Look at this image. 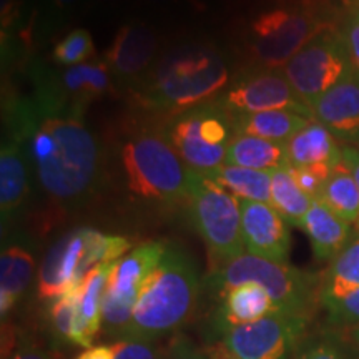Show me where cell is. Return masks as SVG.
<instances>
[{
	"label": "cell",
	"instance_id": "obj_40",
	"mask_svg": "<svg viewBox=\"0 0 359 359\" xmlns=\"http://www.w3.org/2000/svg\"><path fill=\"white\" fill-rule=\"evenodd\" d=\"M52 4L57 11H65V8H70L74 4H77V0H52Z\"/></svg>",
	"mask_w": 359,
	"mask_h": 359
},
{
	"label": "cell",
	"instance_id": "obj_30",
	"mask_svg": "<svg viewBox=\"0 0 359 359\" xmlns=\"http://www.w3.org/2000/svg\"><path fill=\"white\" fill-rule=\"evenodd\" d=\"M93 40L88 30L75 29L65 35L53 48V58L57 64L74 67L85 64L93 55Z\"/></svg>",
	"mask_w": 359,
	"mask_h": 359
},
{
	"label": "cell",
	"instance_id": "obj_39",
	"mask_svg": "<svg viewBox=\"0 0 359 359\" xmlns=\"http://www.w3.org/2000/svg\"><path fill=\"white\" fill-rule=\"evenodd\" d=\"M8 359H50L47 356V353H43L42 349H39L34 344H24V346L17 349Z\"/></svg>",
	"mask_w": 359,
	"mask_h": 359
},
{
	"label": "cell",
	"instance_id": "obj_24",
	"mask_svg": "<svg viewBox=\"0 0 359 359\" xmlns=\"http://www.w3.org/2000/svg\"><path fill=\"white\" fill-rule=\"evenodd\" d=\"M35 262L22 246H8L0 257V311L2 316L15 306L32 281Z\"/></svg>",
	"mask_w": 359,
	"mask_h": 359
},
{
	"label": "cell",
	"instance_id": "obj_38",
	"mask_svg": "<svg viewBox=\"0 0 359 359\" xmlns=\"http://www.w3.org/2000/svg\"><path fill=\"white\" fill-rule=\"evenodd\" d=\"M77 359H115V349L111 346H90Z\"/></svg>",
	"mask_w": 359,
	"mask_h": 359
},
{
	"label": "cell",
	"instance_id": "obj_14",
	"mask_svg": "<svg viewBox=\"0 0 359 359\" xmlns=\"http://www.w3.org/2000/svg\"><path fill=\"white\" fill-rule=\"evenodd\" d=\"M241 231L245 248L255 257L286 263L290 255V231L286 222L271 205L240 200Z\"/></svg>",
	"mask_w": 359,
	"mask_h": 359
},
{
	"label": "cell",
	"instance_id": "obj_16",
	"mask_svg": "<svg viewBox=\"0 0 359 359\" xmlns=\"http://www.w3.org/2000/svg\"><path fill=\"white\" fill-rule=\"evenodd\" d=\"M156 52V37L150 27L142 22L125 24L115 35L105 64L116 79L137 80L150 69Z\"/></svg>",
	"mask_w": 359,
	"mask_h": 359
},
{
	"label": "cell",
	"instance_id": "obj_5",
	"mask_svg": "<svg viewBox=\"0 0 359 359\" xmlns=\"http://www.w3.org/2000/svg\"><path fill=\"white\" fill-rule=\"evenodd\" d=\"M228 70L215 53L195 50L163 64L147 87L145 98L161 110L185 111L215 100L228 82Z\"/></svg>",
	"mask_w": 359,
	"mask_h": 359
},
{
	"label": "cell",
	"instance_id": "obj_26",
	"mask_svg": "<svg viewBox=\"0 0 359 359\" xmlns=\"http://www.w3.org/2000/svg\"><path fill=\"white\" fill-rule=\"evenodd\" d=\"M316 200L325 203L334 215L346 223H354L359 219V188L354 182L353 173L346 165H336L330 178L323 187Z\"/></svg>",
	"mask_w": 359,
	"mask_h": 359
},
{
	"label": "cell",
	"instance_id": "obj_23",
	"mask_svg": "<svg viewBox=\"0 0 359 359\" xmlns=\"http://www.w3.org/2000/svg\"><path fill=\"white\" fill-rule=\"evenodd\" d=\"M309 122L311 118L291 110H268L258 114L235 115V135H251L264 140L286 143Z\"/></svg>",
	"mask_w": 359,
	"mask_h": 359
},
{
	"label": "cell",
	"instance_id": "obj_32",
	"mask_svg": "<svg viewBox=\"0 0 359 359\" xmlns=\"http://www.w3.org/2000/svg\"><path fill=\"white\" fill-rule=\"evenodd\" d=\"M288 168L298 187L306 193L309 198L316 200L334 167H330V165H309V167Z\"/></svg>",
	"mask_w": 359,
	"mask_h": 359
},
{
	"label": "cell",
	"instance_id": "obj_22",
	"mask_svg": "<svg viewBox=\"0 0 359 359\" xmlns=\"http://www.w3.org/2000/svg\"><path fill=\"white\" fill-rule=\"evenodd\" d=\"M224 165L273 172L288 167L285 143L264 140L251 135H235L226 150Z\"/></svg>",
	"mask_w": 359,
	"mask_h": 359
},
{
	"label": "cell",
	"instance_id": "obj_6",
	"mask_svg": "<svg viewBox=\"0 0 359 359\" xmlns=\"http://www.w3.org/2000/svg\"><path fill=\"white\" fill-rule=\"evenodd\" d=\"M235 137V115L219 98L182 111L170 125L167 138L193 172L210 173L223 167Z\"/></svg>",
	"mask_w": 359,
	"mask_h": 359
},
{
	"label": "cell",
	"instance_id": "obj_31",
	"mask_svg": "<svg viewBox=\"0 0 359 359\" xmlns=\"http://www.w3.org/2000/svg\"><path fill=\"white\" fill-rule=\"evenodd\" d=\"M330 321L338 326H359V288L343 298L321 299Z\"/></svg>",
	"mask_w": 359,
	"mask_h": 359
},
{
	"label": "cell",
	"instance_id": "obj_8",
	"mask_svg": "<svg viewBox=\"0 0 359 359\" xmlns=\"http://www.w3.org/2000/svg\"><path fill=\"white\" fill-rule=\"evenodd\" d=\"M349 72L353 69L343 35L333 27L323 30L285 65L286 79L309 109Z\"/></svg>",
	"mask_w": 359,
	"mask_h": 359
},
{
	"label": "cell",
	"instance_id": "obj_44",
	"mask_svg": "<svg viewBox=\"0 0 359 359\" xmlns=\"http://www.w3.org/2000/svg\"><path fill=\"white\" fill-rule=\"evenodd\" d=\"M358 148H359V142H358Z\"/></svg>",
	"mask_w": 359,
	"mask_h": 359
},
{
	"label": "cell",
	"instance_id": "obj_12",
	"mask_svg": "<svg viewBox=\"0 0 359 359\" xmlns=\"http://www.w3.org/2000/svg\"><path fill=\"white\" fill-rule=\"evenodd\" d=\"M306 323L275 313L224 333L228 349L236 359H286L298 343Z\"/></svg>",
	"mask_w": 359,
	"mask_h": 359
},
{
	"label": "cell",
	"instance_id": "obj_9",
	"mask_svg": "<svg viewBox=\"0 0 359 359\" xmlns=\"http://www.w3.org/2000/svg\"><path fill=\"white\" fill-rule=\"evenodd\" d=\"M326 29L331 25L311 11L275 8L255 20L251 48L259 64L276 69L288 64L304 45Z\"/></svg>",
	"mask_w": 359,
	"mask_h": 359
},
{
	"label": "cell",
	"instance_id": "obj_19",
	"mask_svg": "<svg viewBox=\"0 0 359 359\" xmlns=\"http://www.w3.org/2000/svg\"><path fill=\"white\" fill-rule=\"evenodd\" d=\"M29 196V177L20 140L2 145L0 154V212L2 223H11L19 215Z\"/></svg>",
	"mask_w": 359,
	"mask_h": 359
},
{
	"label": "cell",
	"instance_id": "obj_33",
	"mask_svg": "<svg viewBox=\"0 0 359 359\" xmlns=\"http://www.w3.org/2000/svg\"><path fill=\"white\" fill-rule=\"evenodd\" d=\"M151 343L154 341H118L114 344L115 359H163L160 349Z\"/></svg>",
	"mask_w": 359,
	"mask_h": 359
},
{
	"label": "cell",
	"instance_id": "obj_37",
	"mask_svg": "<svg viewBox=\"0 0 359 359\" xmlns=\"http://www.w3.org/2000/svg\"><path fill=\"white\" fill-rule=\"evenodd\" d=\"M343 163L349 168L353 173L354 182L359 188V148L356 147H343Z\"/></svg>",
	"mask_w": 359,
	"mask_h": 359
},
{
	"label": "cell",
	"instance_id": "obj_13",
	"mask_svg": "<svg viewBox=\"0 0 359 359\" xmlns=\"http://www.w3.org/2000/svg\"><path fill=\"white\" fill-rule=\"evenodd\" d=\"M88 271L87 235L83 228L62 238L47 253L39 271V296L52 302L64 293L77 290Z\"/></svg>",
	"mask_w": 359,
	"mask_h": 359
},
{
	"label": "cell",
	"instance_id": "obj_1",
	"mask_svg": "<svg viewBox=\"0 0 359 359\" xmlns=\"http://www.w3.org/2000/svg\"><path fill=\"white\" fill-rule=\"evenodd\" d=\"M40 110V109H39ZM34 125L32 158L40 185L62 203H80L95 190L102 148L82 116L42 111Z\"/></svg>",
	"mask_w": 359,
	"mask_h": 359
},
{
	"label": "cell",
	"instance_id": "obj_29",
	"mask_svg": "<svg viewBox=\"0 0 359 359\" xmlns=\"http://www.w3.org/2000/svg\"><path fill=\"white\" fill-rule=\"evenodd\" d=\"M80 294H82V286L52 299L50 308H48V316H50L55 333L74 344H77L79 336Z\"/></svg>",
	"mask_w": 359,
	"mask_h": 359
},
{
	"label": "cell",
	"instance_id": "obj_18",
	"mask_svg": "<svg viewBox=\"0 0 359 359\" xmlns=\"http://www.w3.org/2000/svg\"><path fill=\"white\" fill-rule=\"evenodd\" d=\"M288 167L330 165L336 167L343 160V147L333 133L321 123L311 120L306 127L285 143Z\"/></svg>",
	"mask_w": 359,
	"mask_h": 359
},
{
	"label": "cell",
	"instance_id": "obj_35",
	"mask_svg": "<svg viewBox=\"0 0 359 359\" xmlns=\"http://www.w3.org/2000/svg\"><path fill=\"white\" fill-rule=\"evenodd\" d=\"M341 35H343L344 45H346L351 69L359 77V19L354 13L351 17H348L346 22L343 24Z\"/></svg>",
	"mask_w": 359,
	"mask_h": 359
},
{
	"label": "cell",
	"instance_id": "obj_7",
	"mask_svg": "<svg viewBox=\"0 0 359 359\" xmlns=\"http://www.w3.org/2000/svg\"><path fill=\"white\" fill-rule=\"evenodd\" d=\"M187 200L193 226L208 246L213 262L222 266L245 255L241 208L236 196L205 173L193 172Z\"/></svg>",
	"mask_w": 359,
	"mask_h": 359
},
{
	"label": "cell",
	"instance_id": "obj_20",
	"mask_svg": "<svg viewBox=\"0 0 359 359\" xmlns=\"http://www.w3.org/2000/svg\"><path fill=\"white\" fill-rule=\"evenodd\" d=\"M299 228L308 235L314 255L320 259L336 258L348 243L349 223L334 215L320 200L313 201Z\"/></svg>",
	"mask_w": 359,
	"mask_h": 359
},
{
	"label": "cell",
	"instance_id": "obj_42",
	"mask_svg": "<svg viewBox=\"0 0 359 359\" xmlns=\"http://www.w3.org/2000/svg\"><path fill=\"white\" fill-rule=\"evenodd\" d=\"M353 13H354V15H356V17H358V19H359V4H358V7H356V8H354V12H353Z\"/></svg>",
	"mask_w": 359,
	"mask_h": 359
},
{
	"label": "cell",
	"instance_id": "obj_2",
	"mask_svg": "<svg viewBox=\"0 0 359 359\" xmlns=\"http://www.w3.org/2000/svg\"><path fill=\"white\" fill-rule=\"evenodd\" d=\"M195 263L183 250L167 246L163 258L135 303L132 320L120 331L123 339L155 341L190 320L200 294Z\"/></svg>",
	"mask_w": 359,
	"mask_h": 359
},
{
	"label": "cell",
	"instance_id": "obj_10",
	"mask_svg": "<svg viewBox=\"0 0 359 359\" xmlns=\"http://www.w3.org/2000/svg\"><path fill=\"white\" fill-rule=\"evenodd\" d=\"M167 245L161 241L137 246L127 257L115 263L103 298L102 316L109 327L122 331L132 320L138 294L163 258Z\"/></svg>",
	"mask_w": 359,
	"mask_h": 359
},
{
	"label": "cell",
	"instance_id": "obj_25",
	"mask_svg": "<svg viewBox=\"0 0 359 359\" xmlns=\"http://www.w3.org/2000/svg\"><path fill=\"white\" fill-rule=\"evenodd\" d=\"M205 175L238 200L262 201L268 205L271 201V172L223 165Z\"/></svg>",
	"mask_w": 359,
	"mask_h": 359
},
{
	"label": "cell",
	"instance_id": "obj_4",
	"mask_svg": "<svg viewBox=\"0 0 359 359\" xmlns=\"http://www.w3.org/2000/svg\"><path fill=\"white\" fill-rule=\"evenodd\" d=\"M122 165L128 188L140 198L161 203L188 198L193 170L163 135L142 132L125 142Z\"/></svg>",
	"mask_w": 359,
	"mask_h": 359
},
{
	"label": "cell",
	"instance_id": "obj_21",
	"mask_svg": "<svg viewBox=\"0 0 359 359\" xmlns=\"http://www.w3.org/2000/svg\"><path fill=\"white\" fill-rule=\"evenodd\" d=\"M115 263L97 264L85 276L82 283V294H80L77 346L85 349L92 346L93 338L102 327L103 298H105L107 286H109Z\"/></svg>",
	"mask_w": 359,
	"mask_h": 359
},
{
	"label": "cell",
	"instance_id": "obj_45",
	"mask_svg": "<svg viewBox=\"0 0 359 359\" xmlns=\"http://www.w3.org/2000/svg\"><path fill=\"white\" fill-rule=\"evenodd\" d=\"M358 2H359V0H358Z\"/></svg>",
	"mask_w": 359,
	"mask_h": 359
},
{
	"label": "cell",
	"instance_id": "obj_11",
	"mask_svg": "<svg viewBox=\"0 0 359 359\" xmlns=\"http://www.w3.org/2000/svg\"><path fill=\"white\" fill-rule=\"evenodd\" d=\"M233 115L268 110H291L313 120V111L296 95L285 74L266 69L245 75L219 98Z\"/></svg>",
	"mask_w": 359,
	"mask_h": 359
},
{
	"label": "cell",
	"instance_id": "obj_28",
	"mask_svg": "<svg viewBox=\"0 0 359 359\" xmlns=\"http://www.w3.org/2000/svg\"><path fill=\"white\" fill-rule=\"evenodd\" d=\"M359 288V240L344 246L327 269L320 299L343 298Z\"/></svg>",
	"mask_w": 359,
	"mask_h": 359
},
{
	"label": "cell",
	"instance_id": "obj_3",
	"mask_svg": "<svg viewBox=\"0 0 359 359\" xmlns=\"http://www.w3.org/2000/svg\"><path fill=\"white\" fill-rule=\"evenodd\" d=\"M245 283L263 286L275 302L278 313L308 323L318 293V278L311 273L245 253L218 266L206 280V285L222 296Z\"/></svg>",
	"mask_w": 359,
	"mask_h": 359
},
{
	"label": "cell",
	"instance_id": "obj_41",
	"mask_svg": "<svg viewBox=\"0 0 359 359\" xmlns=\"http://www.w3.org/2000/svg\"><path fill=\"white\" fill-rule=\"evenodd\" d=\"M354 339H356V344L359 348V326H356V330H354Z\"/></svg>",
	"mask_w": 359,
	"mask_h": 359
},
{
	"label": "cell",
	"instance_id": "obj_36",
	"mask_svg": "<svg viewBox=\"0 0 359 359\" xmlns=\"http://www.w3.org/2000/svg\"><path fill=\"white\" fill-rule=\"evenodd\" d=\"M163 359H210L208 354L205 353V349L201 351L191 343L190 339H187L185 336H177L170 346L167 348V353L163 354Z\"/></svg>",
	"mask_w": 359,
	"mask_h": 359
},
{
	"label": "cell",
	"instance_id": "obj_34",
	"mask_svg": "<svg viewBox=\"0 0 359 359\" xmlns=\"http://www.w3.org/2000/svg\"><path fill=\"white\" fill-rule=\"evenodd\" d=\"M296 359H349V356L336 341L320 339L303 346Z\"/></svg>",
	"mask_w": 359,
	"mask_h": 359
},
{
	"label": "cell",
	"instance_id": "obj_17",
	"mask_svg": "<svg viewBox=\"0 0 359 359\" xmlns=\"http://www.w3.org/2000/svg\"><path fill=\"white\" fill-rule=\"evenodd\" d=\"M275 313H278L276 304L268 291L258 283H245L223 294L217 321L219 330L226 333L231 327L250 325Z\"/></svg>",
	"mask_w": 359,
	"mask_h": 359
},
{
	"label": "cell",
	"instance_id": "obj_27",
	"mask_svg": "<svg viewBox=\"0 0 359 359\" xmlns=\"http://www.w3.org/2000/svg\"><path fill=\"white\" fill-rule=\"evenodd\" d=\"M313 198L294 182L290 168H278L271 172V201L269 205L281 215L285 222L302 226V222L311 208Z\"/></svg>",
	"mask_w": 359,
	"mask_h": 359
},
{
	"label": "cell",
	"instance_id": "obj_15",
	"mask_svg": "<svg viewBox=\"0 0 359 359\" xmlns=\"http://www.w3.org/2000/svg\"><path fill=\"white\" fill-rule=\"evenodd\" d=\"M313 120L341 142H359V77L354 72L331 87L311 107Z\"/></svg>",
	"mask_w": 359,
	"mask_h": 359
},
{
	"label": "cell",
	"instance_id": "obj_43",
	"mask_svg": "<svg viewBox=\"0 0 359 359\" xmlns=\"http://www.w3.org/2000/svg\"><path fill=\"white\" fill-rule=\"evenodd\" d=\"M356 226H358V231H359V219L356 222Z\"/></svg>",
	"mask_w": 359,
	"mask_h": 359
}]
</instances>
